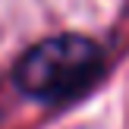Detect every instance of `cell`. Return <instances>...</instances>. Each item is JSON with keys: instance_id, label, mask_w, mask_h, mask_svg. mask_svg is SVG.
Instances as JSON below:
<instances>
[{"instance_id": "1", "label": "cell", "mask_w": 129, "mask_h": 129, "mask_svg": "<svg viewBox=\"0 0 129 129\" xmlns=\"http://www.w3.org/2000/svg\"><path fill=\"white\" fill-rule=\"evenodd\" d=\"M104 66V50L94 41L82 35H57L25 50L13 69V79L28 98L41 104H63L94 88Z\"/></svg>"}]
</instances>
